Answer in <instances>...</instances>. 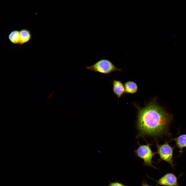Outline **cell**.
<instances>
[{
  "instance_id": "6da1fadb",
  "label": "cell",
  "mask_w": 186,
  "mask_h": 186,
  "mask_svg": "<svg viewBox=\"0 0 186 186\" xmlns=\"http://www.w3.org/2000/svg\"><path fill=\"white\" fill-rule=\"evenodd\" d=\"M135 105L137 110V138L171 136L169 127L173 115L160 106L156 98L143 107Z\"/></svg>"
},
{
  "instance_id": "7a4b0ae2",
  "label": "cell",
  "mask_w": 186,
  "mask_h": 186,
  "mask_svg": "<svg viewBox=\"0 0 186 186\" xmlns=\"http://www.w3.org/2000/svg\"><path fill=\"white\" fill-rule=\"evenodd\" d=\"M138 148L134 151L136 156L143 160L144 166H148L157 169H158L153 166L154 162L152 160L153 156L157 153V152L152 151L150 147L152 144L147 143L146 144H141L137 142Z\"/></svg>"
},
{
  "instance_id": "3957f363",
  "label": "cell",
  "mask_w": 186,
  "mask_h": 186,
  "mask_svg": "<svg viewBox=\"0 0 186 186\" xmlns=\"http://www.w3.org/2000/svg\"><path fill=\"white\" fill-rule=\"evenodd\" d=\"M169 141H165L164 144L160 145L156 141V146L157 150V153L159 156L158 162H159L162 160L166 162L174 170V167L176 164L174 163L173 154L175 146H171L169 144Z\"/></svg>"
},
{
  "instance_id": "277c9868",
  "label": "cell",
  "mask_w": 186,
  "mask_h": 186,
  "mask_svg": "<svg viewBox=\"0 0 186 186\" xmlns=\"http://www.w3.org/2000/svg\"><path fill=\"white\" fill-rule=\"evenodd\" d=\"M86 68L89 70L105 75L109 74L113 72L121 71V69L116 67L111 61L106 59H102Z\"/></svg>"
},
{
  "instance_id": "5b68a950",
  "label": "cell",
  "mask_w": 186,
  "mask_h": 186,
  "mask_svg": "<svg viewBox=\"0 0 186 186\" xmlns=\"http://www.w3.org/2000/svg\"><path fill=\"white\" fill-rule=\"evenodd\" d=\"M156 181L157 184L156 186H180L178 183L177 177L172 173H166Z\"/></svg>"
},
{
  "instance_id": "8992f818",
  "label": "cell",
  "mask_w": 186,
  "mask_h": 186,
  "mask_svg": "<svg viewBox=\"0 0 186 186\" xmlns=\"http://www.w3.org/2000/svg\"><path fill=\"white\" fill-rule=\"evenodd\" d=\"M114 93L119 99L125 93L124 85L120 81L113 80L112 82Z\"/></svg>"
},
{
  "instance_id": "52a82bcc",
  "label": "cell",
  "mask_w": 186,
  "mask_h": 186,
  "mask_svg": "<svg viewBox=\"0 0 186 186\" xmlns=\"http://www.w3.org/2000/svg\"><path fill=\"white\" fill-rule=\"evenodd\" d=\"M174 141L176 146L180 149L179 152L182 153L183 149L186 147V134L180 135L175 138H172L169 142Z\"/></svg>"
},
{
  "instance_id": "ba28073f",
  "label": "cell",
  "mask_w": 186,
  "mask_h": 186,
  "mask_svg": "<svg viewBox=\"0 0 186 186\" xmlns=\"http://www.w3.org/2000/svg\"><path fill=\"white\" fill-rule=\"evenodd\" d=\"M20 40L19 44L22 45L29 41L31 38L30 31L27 29H22L19 31Z\"/></svg>"
},
{
  "instance_id": "9c48e42d",
  "label": "cell",
  "mask_w": 186,
  "mask_h": 186,
  "mask_svg": "<svg viewBox=\"0 0 186 186\" xmlns=\"http://www.w3.org/2000/svg\"><path fill=\"white\" fill-rule=\"evenodd\" d=\"M124 86L125 93L134 94L136 93L138 90L137 85L133 81H129L126 82Z\"/></svg>"
},
{
  "instance_id": "30bf717a",
  "label": "cell",
  "mask_w": 186,
  "mask_h": 186,
  "mask_svg": "<svg viewBox=\"0 0 186 186\" xmlns=\"http://www.w3.org/2000/svg\"><path fill=\"white\" fill-rule=\"evenodd\" d=\"M8 39L14 44H19L20 40L19 31L14 30L11 31L8 36Z\"/></svg>"
},
{
  "instance_id": "8fae6325",
  "label": "cell",
  "mask_w": 186,
  "mask_h": 186,
  "mask_svg": "<svg viewBox=\"0 0 186 186\" xmlns=\"http://www.w3.org/2000/svg\"><path fill=\"white\" fill-rule=\"evenodd\" d=\"M109 183L107 186H127L123 183L117 181L111 182L109 181Z\"/></svg>"
},
{
  "instance_id": "7c38bea8",
  "label": "cell",
  "mask_w": 186,
  "mask_h": 186,
  "mask_svg": "<svg viewBox=\"0 0 186 186\" xmlns=\"http://www.w3.org/2000/svg\"><path fill=\"white\" fill-rule=\"evenodd\" d=\"M55 94V92L54 91H52L50 92L47 97V99H50L52 98L54 95Z\"/></svg>"
},
{
  "instance_id": "4fadbf2b",
  "label": "cell",
  "mask_w": 186,
  "mask_h": 186,
  "mask_svg": "<svg viewBox=\"0 0 186 186\" xmlns=\"http://www.w3.org/2000/svg\"><path fill=\"white\" fill-rule=\"evenodd\" d=\"M141 186H152L148 184L146 181L145 180H143L142 183L141 184Z\"/></svg>"
}]
</instances>
